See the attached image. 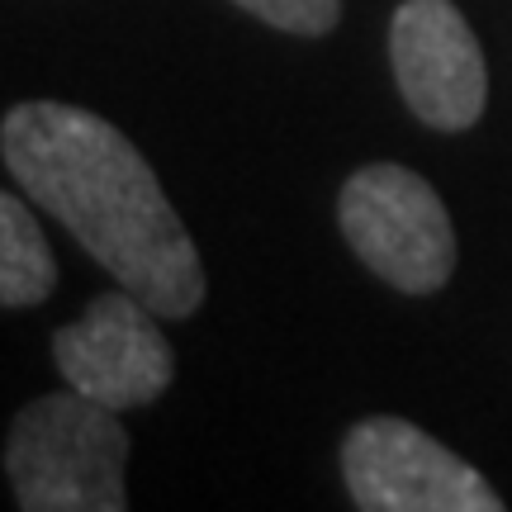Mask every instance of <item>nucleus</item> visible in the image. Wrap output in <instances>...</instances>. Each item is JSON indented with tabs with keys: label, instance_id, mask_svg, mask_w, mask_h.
<instances>
[{
	"label": "nucleus",
	"instance_id": "nucleus-1",
	"mask_svg": "<svg viewBox=\"0 0 512 512\" xmlns=\"http://www.w3.org/2000/svg\"><path fill=\"white\" fill-rule=\"evenodd\" d=\"M0 157L105 271L162 318L204 304V266L162 181L124 133L91 110L24 100L0 119Z\"/></svg>",
	"mask_w": 512,
	"mask_h": 512
},
{
	"label": "nucleus",
	"instance_id": "nucleus-2",
	"mask_svg": "<svg viewBox=\"0 0 512 512\" xmlns=\"http://www.w3.org/2000/svg\"><path fill=\"white\" fill-rule=\"evenodd\" d=\"M128 432L86 394H43L5 437V475L24 512H124Z\"/></svg>",
	"mask_w": 512,
	"mask_h": 512
},
{
	"label": "nucleus",
	"instance_id": "nucleus-3",
	"mask_svg": "<svg viewBox=\"0 0 512 512\" xmlns=\"http://www.w3.org/2000/svg\"><path fill=\"white\" fill-rule=\"evenodd\" d=\"M351 252L403 294H432L456 271V228L432 185L394 162L361 166L337 200Z\"/></svg>",
	"mask_w": 512,
	"mask_h": 512
},
{
	"label": "nucleus",
	"instance_id": "nucleus-4",
	"mask_svg": "<svg viewBox=\"0 0 512 512\" xmlns=\"http://www.w3.org/2000/svg\"><path fill=\"white\" fill-rule=\"evenodd\" d=\"M351 503L366 512H503L475 465L403 418H366L342 441Z\"/></svg>",
	"mask_w": 512,
	"mask_h": 512
},
{
	"label": "nucleus",
	"instance_id": "nucleus-5",
	"mask_svg": "<svg viewBox=\"0 0 512 512\" xmlns=\"http://www.w3.org/2000/svg\"><path fill=\"white\" fill-rule=\"evenodd\" d=\"M157 318L162 313H152L124 285L114 294L91 299L81 323L53 332V361L67 389L105 403L114 413L162 399L176 375V356H171V342L162 337Z\"/></svg>",
	"mask_w": 512,
	"mask_h": 512
},
{
	"label": "nucleus",
	"instance_id": "nucleus-6",
	"mask_svg": "<svg viewBox=\"0 0 512 512\" xmlns=\"http://www.w3.org/2000/svg\"><path fill=\"white\" fill-rule=\"evenodd\" d=\"M389 62L403 105L427 128L460 133L484 114L489 67L470 19L451 0H403L389 24Z\"/></svg>",
	"mask_w": 512,
	"mask_h": 512
},
{
	"label": "nucleus",
	"instance_id": "nucleus-7",
	"mask_svg": "<svg viewBox=\"0 0 512 512\" xmlns=\"http://www.w3.org/2000/svg\"><path fill=\"white\" fill-rule=\"evenodd\" d=\"M57 285L53 247L43 238L29 204L0 190V309L43 304Z\"/></svg>",
	"mask_w": 512,
	"mask_h": 512
},
{
	"label": "nucleus",
	"instance_id": "nucleus-8",
	"mask_svg": "<svg viewBox=\"0 0 512 512\" xmlns=\"http://www.w3.org/2000/svg\"><path fill=\"white\" fill-rule=\"evenodd\" d=\"M233 5L299 38H323L342 15V0H233Z\"/></svg>",
	"mask_w": 512,
	"mask_h": 512
}]
</instances>
